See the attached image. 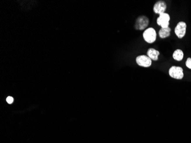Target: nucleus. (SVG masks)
Instances as JSON below:
<instances>
[{
  "label": "nucleus",
  "instance_id": "obj_1",
  "mask_svg": "<svg viewBox=\"0 0 191 143\" xmlns=\"http://www.w3.org/2000/svg\"><path fill=\"white\" fill-rule=\"evenodd\" d=\"M156 32L153 27H149L145 30L143 33L144 39L149 44L153 43L156 39Z\"/></svg>",
  "mask_w": 191,
  "mask_h": 143
},
{
  "label": "nucleus",
  "instance_id": "obj_2",
  "mask_svg": "<svg viewBox=\"0 0 191 143\" xmlns=\"http://www.w3.org/2000/svg\"><path fill=\"white\" fill-rule=\"evenodd\" d=\"M169 75L172 78L181 80L184 77L183 69L181 67L173 66L169 69Z\"/></svg>",
  "mask_w": 191,
  "mask_h": 143
},
{
  "label": "nucleus",
  "instance_id": "obj_3",
  "mask_svg": "<svg viewBox=\"0 0 191 143\" xmlns=\"http://www.w3.org/2000/svg\"><path fill=\"white\" fill-rule=\"evenodd\" d=\"M150 20L145 15L139 16L136 19L135 23V28L136 30H143L148 26Z\"/></svg>",
  "mask_w": 191,
  "mask_h": 143
},
{
  "label": "nucleus",
  "instance_id": "obj_4",
  "mask_svg": "<svg viewBox=\"0 0 191 143\" xmlns=\"http://www.w3.org/2000/svg\"><path fill=\"white\" fill-rule=\"evenodd\" d=\"M187 24L184 21H180L175 28V33L178 39H183L186 34Z\"/></svg>",
  "mask_w": 191,
  "mask_h": 143
},
{
  "label": "nucleus",
  "instance_id": "obj_5",
  "mask_svg": "<svg viewBox=\"0 0 191 143\" xmlns=\"http://www.w3.org/2000/svg\"><path fill=\"white\" fill-rule=\"evenodd\" d=\"M170 16L168 13H164L159 15L157 19V24L161 26L162 28H166L169 27Z\"/></svg>",
  "mask_w": 191,
  "mask_h": 143
},
{
  "label": "nucleus",
  "instance_id": "obj_6",
  "mask_svg": "<svg viewBox=\"0 0 191 143\" xmlns=\"http://www.w3.org/2000/svg\"><path fill=\"white\" fill-rule=\"evenodd\" d=\"M136 63L140 66L148 68L152 64V60L146 55H141L137 56L136 58Z\"/></svg>",
  "mask_w": 191,
  "mask_h": 143
},
{
  "label": "nucleus",
  "instance_id": "obj_7",
  "mask_svg": "<svg viewBox=\"0 0 191 143\" xmlns=\"http://www.w3.org/2000/svg\"><path fill=\"white\" fill-rule=\"evenodd\" d=\"M166 4L164 1H158L153 6V12L159 15L165 13L166 9Z\"/></svg>",
  "mask_w": 191,
  "mask_h": 143
},
{
  "label": "nucleus",
  "instance_id": "obj_8",
  "mask_svg": "<svg viewBox=\"0 0 191 143\" xmlns=\"http://www.w3.org/2000/svg\"><path fill=\"white\" fill-rule=\"evenodd\" d=\"M160 52L154 48H150L147 51V56L151 60L154 61H157Z\"/></svg>",
  "mask_w": 191,
  "mask_h": 143
},
{
  "label": "nucleus",
  "instance_id": "obj_9",
  "mask_svg": "<svg viewBox=\"0 0 191 143\" xmlns=\"http://www.w3.org/2000/svg\"><path fill=\"white\" fill-rule=\"evenodd\" d=\"M171 29L169 27L166 28H161L159 32V37L161 39H165L171 35Z\"/></svg>",
  "mask_w": 191,
  "mask_h": 143
},
{
  "label": "nucleus",
  "instance_id": "obj_10",
  "mask_svg": "<svg viewBox=\"0 0 191 143\" xmlns=\"http://www.w3.org/2000/svg\"><path fill=\"white\" fill-rule=\"evenodd\" d=\"M172 56L174 60L178 61H180L183 59L184 53L181 49H177L173 52Z\"/></svg>",
  "mask_w": 191,
  "mask_h": 143
},
{
  "label": "nucleus",
  "instance_id": "obj_11",
  "mask_svg": "<svg viewBox=\"0 0 191 143\" xmlns=\"http://www.w3.org/2000/svg\"><path fill=\"white\" fill-rule=\"evenodd\" d=\"M185 65L187 66V68H188L189 69H191V57H188L185 62Z\"/></svg>",
  "mask_w": 191,
  "mask_h": 143
},
{
  "label": "nucleus",
  "instance_id": "obj_12",
  "mask_svg": "<svg viewBox=\"0 0 191 143\" xmlns=\"http://www.w3.org/2000/svg\"><path fill=\"white\" fill-rule=\"evenodd\" d=\"M13 98L12 97L9 96V97H8L6 98V101H7V103H8L9 104H12V103H13Z\"/></svg>",
  "mask_w": 191,
  "mask_h": 143
}]
</instances>
